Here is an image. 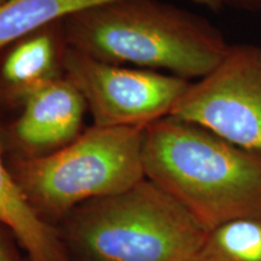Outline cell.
<instances>
[{"label":"cell","instance_id":"7c38bea8","mask_svg":"<svg viewBox=\"0 0 261 261\" xmlns=\"http://www.w3.org/2000/svg\"><path fill=\"white\" fill-rule=\"evenodd\" d=\"M17 244L10 230L0 225V261H23Z\"/></svg>","mask_w":261,"mask_h":261},{"label":"cell","instance_id":"6da1fadb","mask_svg":"<svg viewBox=\"0 0 261 261\" xmlns=\"http://www.w3.org/2000/svg\"><path fill=\"white\" fill-rule=\"evenodd\" d=\"M71 48L109 63L200 80L228 50L207 19L161 0H112L62 19Z\"/></svg>","mask_w":261,"mask_h":261},{"label":"cell","instance_id":"7a4b0ae2","mask_svg":"<svg viewBox=\"0 0 261 261\" xmlns=\"http://www.w3.org/2000/svg\"><path fill=\"white\" fill-rule=\"evenodd\" d=\"M145 178L207 231L261 213V155L196 123L163 117L144 130Z\"/></svg>","mask_w":261,"mask_h":261},{"label":"cell","instance_id":"3957f363","mask_svg":"<svg viewBox=\"0 0 261 261\" xmlns=\"http://www.w3.org/2000/svg\"><path fill=\"white\" fill-rule=\"evenodd\" d=\"M57 228L69 261H194L208 233L146 178L79 205Z\"/></svg>","mask_w":261,"mask_h":261},{"label":"cell","instance_id":"5b68a950","mask_svg":"<svg viewBox=\"0 0 261 261\" xmlns=\"http://www.w3.org/2000/svg\"><path fill=\"white\" fill-rule=\"evenodd\" d=\"M64 76L83 94L93 126L145 128L171 115L191 81L162 71L109 63L68 46Z\"/></svg>","mask_w":261,"mask_h":261},{"label":"cell","instance_id":"8992f818","mask_svg":"<svg viewBox=\"0 0 261 261\" xmlns=\"http://www.w3.org/2000/svg\"><path fill=\"white\" fill-rule=\"evenodd\" d=\"M169 116L261 155V45H230L211 73L191 81Z\"/></svg>","mask_w":261,"mask_h":261},{"label":"cell","instance_id":"ba28073f","mask_svg":"<svg viewBox=\"0 0 261 261\" xmlns=\"http://www.w3.org/2000/svg\"><path fill=\"white\" fill-rule=\"evenodd\" d=\"M62 21L0 50V109L19 110L32 96L64 77L68 50Z\"/></svg>","mask_w":261,"mask_h":261},{"label":"cell","instance_id":"30bf717a","mask_svg":"<svg viewBox=\"0 0 261 261\" xmlns=\"http://www.w3.org/2000/svg\"><path fill=\"white\" fill-rule=\"evenodd\" d=\"M112 0H8L0 5V50L81 10Z\"/></svg>","mask_w":261,"mask_h":261},{"label":"cell","instance_id":"4fadbf2b","mask_svg":"<svg viewBox=\"0 0 261 261\" xmlns=\"http://www.w3.org/2000/svg\"><path fill=\"white\" fill-rule=\"evenodd\" d=\"M197 4L208 6L211 9H219L223 6L241 10H261V0H189Z\"/></svg>","mask_w":261,"mask_h":261},{"label":"cell","instance_id":"8fae6325","mask_svg":"<svg viewBox=\"0 0 261 261\" xmlns=\"http://www.w3.org/2000/svg\"><path fill=\"white\" fill-rule=\"evenodd\" d=\"M194 261H261V213L208 231Z\"/></svg>","mask_w":261,"mask_h":261},{"label":"cell","instance_id":"52a82bcc","mask_svg":"<svg viewBox=\"0 0 261 261\" xmlns=\"http://www.w3.org/2000/svg\"><path fill=\"white\" fill-rule=\"evenodd\" d=\"M87 106L67 79L55 81L32 96L9 125L3 126L6 160H32L70 144L84 132Z\"/></svg>","mask_w":261,"mask_h":261},{"label":"cell","instance_id":"277c9868","mask_svg":"<svg viewBox=\"0 0 261 261\" xmlns=\"http://www.w3.org/2000/svg\"><path fill=\"white\" fill-rule=\"evenodd\" d=\"M144 130L92 125L50 155L6 163L33 210L55 225L81 204L144 180Z\"/></svg>","mask_w":261,"mask_h":261},{"label":"cell","instance_id":"9c48e42d","mask_svg":"<svg viewBox=\"0 0 261 261\" xmlns=\"http://www.w3.org/2000/svg\"><path fill=\"white\" fill-rule=\"evenodd\" d=\"M0 121V225L14 234L29 261H69L55 225L33 210L8 167Z\"/></svg>","mask_w":261,"mask_h":261},{"label":"cell","instance_id":"5bb4252c","mask_svg":"<svg viewBox=\"0 0 261 261\" xmlns=\"http://www.w3.org/2000/svg\"><path fill=\"white\" fill-rule=\"evenodd\" d=\"M5 2H8V0H0V5H3V4H4Z\"/></svg>","mask_w":261,"mask_h":261}]
</instances>
